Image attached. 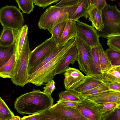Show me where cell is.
<instances>
[{
	"mask_svg": "<svg viewBox=\"0 0 120 120\" xmlns=\"http://www.w3.org/2000/svg\"><path fill=\"white\" fill-rule=\"evenodd\" d=\"M43 120H62L49 109L42 112Z\"/></svg>",
	"mask_w": 120,
	"mask_h": 120,
	"instance_id": "d6a6232c",
	"label": "cell"
},
{
	"mask_svg": "<svg viewBox=\"0 0 120 120\" xmlns=\"http://www.w3.org/2000/svg\"><path fill=\"white\" fill-rule=\"evenodd\" d=\"M106 39L109 48L120 52V35L112 36Z\"/></svg>",
	"mask_w": 120,
	"mask_h": 120,
	"instance_id": "f546056e",
	"label": "cell"
},
{
	"mask_svg": "<svg viewBox=\"0 0 120 120\" xmlns=\"http://www.w3.org/2000/svg\"><path fill=\"white\" fill-rule=\"evenodd\" d=\"M97 47L101 71L103 73L109 70L112 66L105 51L100 42Z\"/></svg>",
	"mask_w": 120,
	"mask_h": 120,
	"instance_id": "7402d4cb",
	"label": "cell"
},
{
	"mask_svg": "<svg viewBox=\"0 0 120 120\" xmlns=\"http://www.w3.org/2000/svg\"><path fill=\"white\" fill-rule=\"evenodd\" d=\"M61 48L57 47L53 52L44 58L34 66L29 68L28 74L30 75L45 65L54 58L60 51Z\"/></svg>",
	"mask_w": 120,
	"mask_h": 120,
	"instance_id": "d4e9b609",
	"label": "cell"
},
{
	"mask_svg": "<svg viewBox=\"0 0 120 120\" xmlns=\"http://www.w3.org/2000/svg\"><path fill=\"white\" fill-rule=\"evenodd\" d=\"M76 108L88 120H102L103 114L98 104L86 98L79 102Z\"/></svg>",
	"mask_w": 120,
	"mask_h": 120,
	"instance_id": "9c48e42d",
	"label": "cell"
},
{
	"mask_svg": "<svg viewBox=\"0 0 120 120\" xmlns=\"http://www.w3.org/2000/svg\"><path fill=\"white\" fill-rule=\"evenodd\" d=\"M88 0L90 4L91 3L92 0Z\"/></svg>",
	"mask_w": 120,
	"mask_h": 120,
	"instance_id": "ee69618b",
	"label": "cell"
},
{
	"mask_svg": "<svg viewBox=\"0 0 120 120\" xmlns=\"http://www.w3.org/2000/svg\"><path fill=\"white\" fill-rule=\"evenodd\" d=\"M79 102L60 99L57 101V103L63 105L75 108Z\"/></svg>",
	"mask_w": 120,
	"mask_h": 120,
	"instance_id": "ab89813d",
	"label": "cell"
},
{
	"mask_svg": "<svg viewBox=\"0 0 120 120\" xmlns=\"http://www.w3.org/2000/svg\"><path fill=\"white\" fill-rule=\"evenodd\" d=\"M85 98L98 105L109 102L120 103V91L109 90L88 96Z\"/></svg>",
	"mask_w": 120,
	"mask_h": 120,
	"instance_id": "7c38bea8",
	"label": "cell"
},
{
	"mask_svg": "<svg viewBox=\"0 0 120 120\" xmlns=\"http://www.w3.org/2000/svg\"><path fill=\"white\" fill-rule=\"evenodd\" d=\"M98 105L100 111L103 114L120 105V103L109 102Z\"/></svg>",
	"mask_w": 120,
	"mask_h": 120,
	"instance_id": "1f68e13d",
	"label": "cell"
},
{
	"mask_svg": "<svg viewBox=\"0 0 120 120\" xmlns=\"http://www.w3.org/2000/svg\"><path fill=\"white\" fill-rule=\"evenodd\" d=\"M100 77L105 83H120V65L112 66L109 70L103 73Z\"/></svg>",
	"mask_w": 120,
	"mask_h": 120,
	"instance_id": "ffe728a7",
	"label": "cell"
},
{
	"mask_svg": "<svg viewBox=\"0 0 120 120\" xmlns=\"http://www.w3.org/2000/svg\"><path fill=\"white\" fill-rule=\"evenodd\" d=\"M89 65V75L101 76L102 75L97 46L91 48L90 52Z\"/></svg>",
	"mask_w": 120,
	"mask_h": 120,
	"instance_id": "2e32d148",
	"label": "cell"
},
{
	"mask_svg": "<svg viewBox=\"0 0 120 120\" xmlns=\"http://www.w3.org/2000/svg\"><path fill=\"white\" fill-rule=\"evenodd\" d=\"M0 120H1V117H0Z\"/></svg>",
	"mask_w": 120,
	"mask_h": 120,
	"instance_id": "f6af8a7d",
	"label": "cell"
},
{
	"mask_svg": "<svg viewBox=\"0 0 120 120\" xmlns=\"http://www.w3.org/2000/svg\"><path fill=\"white\" fill-rule=\"evenodd\" d=\"M14 41V30L9 27L3 28L0 36V45L9 46L13 44Z\"/></svg>",
	"mask_w": 120,
	"mask_h": 120,
	"instance_id": "44dd1931",
	"label": "cell"
},
{
	"mask_svg": "<svg viewBox=\"0 0 120 120\" xmlns=\"http://www.w3.org/2000/svg\"><path fill=\"white\" fill-rule=\"evenodd\" d=\"M108 86L110 90L115 91H120V83L112 82L109 83Z\"/></svg>",
	"mask_w": 120,
	"mask_h": 120,
	"instance_id": "60d3db41",
	"label": "cell"
},
{
	"mask_svg": "<svg viewBox=\"0 0 120 120\" xmlns=\"http://www.w3.org/2000/svg\"><path fill=\"white\" fill-rule=\"evenodd\" d=\"M67 20L59 23L53 28L52 36L57 45L61 38Z\"/></svg>",
	"mask_w": 120,
	"mask_h": 120,
	"instance_id": "4316f807",
	"label": "cell"
},
{
	"mask_svg": "<svg viewBox=\"0 0 120 120\" xmlns=\"http://www.w3.org/2000/svg\"><path fill=\"white\" fill-rule=\"evenodd\" d=\"M101 12L96 6L90 4L88 11L89 20L92 26L99 31H102L104 28Z\"/></svg>",
	"mask_w": 120,
	"mask_h": 120,
	"instance_id": "e0dca14e",
	"label": "cell"
},
{
	"mask_svg": "<svg viewBox=\"0 0 120 120\" xmlns=\"http://www.w3.org/2000/svg\"><path fill=\"white\" fill-rule=\"evenodd\" d=\"M76 24L75 21L67 20L61 38L57 45L58 47L62 48L70 40L76 37L77 29Z\"/></svg>",
	"mask_w": 120,
	"mask_h": 120,
	"instance_id": "4fadbf2b",
	"label": "cell"
},
{
	"mask_svg": "<svg viewBox=\"0 0 120 120\" xmlns=\"http://www.w3.org/2000/svg\"><path fill=\"white\" fill-rule=\"evenodd\" d=\"M49 109L62 120H88L76 108L64 106L58 103Z\"/></svg>",
	"mask_w": 120,
	"mask_h": 120,
	"instance_id": "30bf717a",
	"label": "cell"
},
{
	"mask_svg": "<svg viewBox=\"0 0 120 120\" xmlns=\"http://www.w3.org/2000/svg\"><path fill=\"white\" fill-rule=\"evenodd\" d=\"M60 0H33L35 5L45 8L49 5L55 3H56Z\"/></svg>",
	"mask_w": 120,
	"mask_h": 120,
	"instance_id": "e575fe53",
	"label": "cell"
},
{
	"mask_svg": "<svg viewBox=\"0 0 120 120\" xmlns=\"http://www.w3.org/2000/svg\"><path fill=\"white\" fill-rule=\"evenodd\" d=\"M57 47V44L52 36L45 40L31 51L29 61V68L35 65Z\"/></svg>",
	"mask_w": 120,
	"mask_h": 120,
	"instance_id": "8992f818",
	"label": "cell"
},
{
	"mask_svg": "<svg viewBox=\"0 0 120 120\" xmlns=\"http://www.w3.org/2000/svg\"><path fill=\"white\" fill-rule=\"evenodd\" d=\"M76 37L82 40L91 48L97 46L100 43L97 31L92 26L79 21H77Z\"/></svg>",
	"mask_w": 120,
	"mask_h": 120,
	"instance_id": "52a82bcc",
	"label": "cell"
},
{
	"mask_svg": "<svg viewBox=\"0 0 120 120\" xmlns=\"http://www.w3.org/2000/svg\"><path fill=\"white\" fill-rule=\"evenodd\" d=\"M18 60L14 46V52L12 55L9 60L0 68V77L11 79Z\"/></svg>",
	"mask_w": 120,
	"mask_h": 120,
	"instance_id": "ac0fdd59",
	"label": "cell"
},
{
	"mask_svg": "<svg viewBox=\"0 0 120 120\" xmlns=\"http://www.w3.org/2000/svg\"><path fill=\"white\" fill-rule=\"evenodd\" d=\"M89 4L88 0H80L76 10L69 17V19L77 22L82 17L86 19L89 17L88 11Z\"/></svg>",
	"mask_w": 120,
	"mask_h": 120,
	"instance_id": "d6986e66",
	"label": "cell"
},
{
	"mask_svg": "<svg viewBox=\"0 0 120 120\" xmlns=\"http://www.w3.org/2000/svg\"><path fill=\"white\" fill-rule=\"evenodd\" d=\"M103 82L100 76L91 75L86 76L82 82L73 90L81 94L98 86Z\"/></svg>",
	"mask_w": 120,
	"mask_h": 120,
	"instance_id": "5bb4252c",
	"label": "cell"
},
{
	"mask_svg": "<svg viewBox=\"0 0 120 120\" xmlns=\"http://www.w3.org/2000/svg\"><path fill=\"white\" fill-rule=\"evenodd\" d=\"M14 51V43L8 46L0 45V68L9 60L13 54Z\"/></svg>",
	"mask_w": 120,
	"mask_h": 120,
	"instance_id": "cb8c5ba5",
	"label": "cell"
},
{
	"mask_svg": "<svg viewBox=\"0 0 120 120\" xmlns=\"http://www.w3.org/2000/svg\"><path fill=\"white\" fill-rule=\"evenodd\" d=\"M64 73V84L66 90H73L86 77L78 69L71 67H69Z\"/></svg>",
	"mask_w": 120,
	"mask_h": 120,
	"instance_id": "8fae6325",
	"label": "cell"
},
{
	"mask_svg": "<svg viewBox=\"0 0 120 120\" xmlns=\"http://www.w3.org/2000/svg\"><path fill=\"white\" fill-rule=\"evenodd\" d=\"M105 52L110 61L114 59L120 58V52L109 48L106 50Z\"/></svg>",
	"mask_w": 120,
	"mask_h": 120,
	"instance_id": "8d00e7d4",
	"label": "cell"
},
{
	"mask_svg": "<svg viewBox=\"0 0 120 120\" xmlns=\"http://www.w3.org/2000/svg\"><path fill=\"white\" fill-rule=\"evenodd\" d=\"M0 23L3 28L15 30L22 26L24 20L19 9L15 6L6 5L0 9Z\"/></svg>",
	"mask_w": 120,
	"mask_h": 120,
	"instance_id": "5b68a950",
	"label": "cell"
},
{
	"mask_svg": "<svg viewBox=\"0 0 120 120\" xmlns=\"http://www.w3.org/2000/svg\"><path fill=\"white\" fill-rule=\"evenodd\" d=\"M101 15L104 28L102 31H97L99 37L106 39L120 35V11L116 6L107 4L102 11Z\"/></svg>",
	"mask_w": 120,
	"mask_h": 120,
	"instance_id": "3957f363",
	"label": "cell"
},
{
	"mask_svg": "<svg viewBox=\"0 0 120 120\" xmlns=\"http://www.w3.org/2000/svg\"><path fill=\"white\" fill-rule=\"evenodd\" d=\"M80 0H61L55 5V7H66L77 5Z\"/></svg>",
	"mask_w": 120,
	"mask_h": 120,
	"instance_id": "836d02e7",
	"label": "cell"
},
{
	"mask_svg": "<svg viewBox=\"0 0 120 120\" xmlns=\"http://www.w3.org/2000/svg\"></svg>",
	"mask_w": 120,
	"mask_h": 120,
	"instance_id": "bcb514c9",
	"label": "cell"
},
{
	"mask_svg": "<svg viewBox=\"0 0 120 120\" xmlns=\"http://www.w3.org/2000/svg\"><path fill=\"white\" fill-rule=\"evenodd\" d=\"M59 99L80 102L84 98L81 94L73 90H66L58 93Z\"/></svg>",
	"mask_w": 120,
	"mask_h": 120,
	"instance_id": "603a6c76",
	"label": "cell"
},
{
	"mask_svg": "<svg viewBox=\"0 0 120 120\" xmlns=\"http://www.w3.org/2000/svg\"><path fill=\"white\" fill-rule=\"evenodd\" d=\"M78 5L49 7L40 17L38 24V28L47 30L52 34L54 27L61 22L68 20L69 17L76 10Z\"/></svg>",
	"mask_w": 120,
	"mask_h": 120,
	"instance_id": "7a4b0ae2",
	"label": "cell"
},
{
	"mask_svg": "<svg viewBox=\"0 0 120 120\" xmlns=\"http://www.w3.org/2000/svg\"><path fill=\"white\" fill-rule=\"evenodd\" d=\"M77 50L75 42L74 45L56 68V74L64 73L69 67L70 64H73L77 60Z\"/></svg>",
	"mask_w": 120,
	"mask_h": 120,
	"instance_id": "9a60e30c",
	"label": "cell"
},
{
	"mask_svg": "<svg viewBox=\"0 0 120 120\" xmlns=\"http://www.w3.org/2000/svg\"><path fill=\"white\" fill-rule=\"evenodd\" d=\"M14 115L0 96V116L1 120H10Z\"/></svg>",
	"mask_w": 120,
	"mask_h": 120,
	"instance_id": "484cf974",
	"label": "cell"
},
{
	"mask_svg": "<svg viewBox=\"0 0 120 120\" xmlns=\"http://www.w3.org/2000/svg\"><path fill=\"white\" fill-rule=\"evenodd\" d=\"M107 4L105 0H92L89 4L96 6L98 9L102 11Z\"/></svg>",
	"mask_w": 120,
	"mask_h": 120,
	"instance_id": "f35d334b",
	"label": "cell"
},
{
	"mask_svg": "<svg viewBox=\"0 0 120 120\" xmlns=\"http://www.w3.org/2000/svg\"><path fill=\"white\" fill-rule=\"evenodd\" d=\"M102 120H120V105L103 114Z\"/></svg>",
	"mask_w": 120,
	"mask_h": 120,
	"instance_id": "4dcf8cb0",
	"label": "cell"
},
{
	"mask_svg": "<svg viewBox=\"0 0 120 120\" xmlns=\"http://www.w3.org/2000/svg\"><path fill=\"white\" fill-rule=\"evenodd\" d=\"M76 38L75 44L78 52L77 60L79 68L86 76L89 75V62L91 48L79 38L77 37Z\"/></svg>",
	"mask_w": 120,
	"mask_h": 120,
	"instance_id": "ba28073f",
	"label": "cell"
},
{
	"mask_svg": "<svg viewBox=\"0 0 120 120\" xmlns=\"http://www.w3.org/2000/svg\"><path fill=\"white\" fill-rule=\"evenodd\" d=\"M120 58L114 59L110 61L112 66L120 65Z\"/></svg>",
	"mask_w": 120,
	"mask_h": 120,
	"instance_id": "b9f144b4",
	"label": "cell"
},
{
	"mask_svg": "<svg viewBox=\"0 0 120 120\" xmlns=\"http://www.w3.org/2000/svg\"><path fill=\"white\" fill-rule=\"evenodd\" d=\"M10 120H21V118L19 116H14L12 117Z\"/></svg>",
	"mask_w": 120,
	"mask_h": 120,
	"instance_id": "7bdbcfd3",
	"label": "cell"
},
{
	"mask_svg": "<svg viewBox=\"0 0 120 120\" xmlns=\"http://www.w3.org/2000/svg\"><path fill=\"white\" fill-rule=\"evenodd\" d=\"M108 85V83L103 82L98 86L80 94L84 98H85L101 92L110 90L109 87Z\"/></svg>",
	"mask_w": 120,
	"mask_h": 120,
	"instance_id": "f1b7e54d",
	"label": "cell"
},
{
	"mask_svg": "<svg viewBox=\"0 0 120 120\" xmlns=\"http://www.w3.org/2000/svg\"><path fill=\"white\" fill-rule=\"evenodd\" d=\"M42 112L24 116L21 120H43Z\"/></svg>",
	"mask_w": 120,
	"mask_h": 120,
	"instance_id": "74e56055",
	"label": "cell"
},
{
	"mask_svg": "<svg viewBox=\"0 0 120 120\" xmlns=\"http://www.w3.org/2000/svg\"><path fill=\"white\" fill-rule=\"evenodd\" d=\"M31 51L28 38L27 36L19 60L11 78L13 83L16 86L23 87L28 83L29 61Z\"/></svg>",
	"mask_w": 120,
	"mask_h": 120,
	"instance_id": "277c9868",
	"label": "cell"
},
{
	"mask_svg": "<svg viewBox=\"0 0 120 120\" xmlns=\"http://www.w3.org/2000/svg\"><path fill=\"white\" fill-rule=\"evenodd\" d=\"M23 13L30 14L34 8L33 0H15Z\"/></svg>",
	"mask_w": 120,
	"mask_h": 120,
	"instance_id": "83f0119b",
	"label": "cell"
},
{
	"mask_svg": "<svg viewBox=\"0 0 120 120\" xmlns=\"http://www.w3.org/2000/svg\"><path fill=\"white\" fill-rule=\"evenodd\" d=\"M55 83L54 80L52 79L48 82L46 84V86L43 87L44 90L43 92L51 96L56 89Z\"/></svg>",
	"mask_w": 120,
	"mask_h": 120,
	"instance_id": "d590c367",
	"label": "cell"
},
{
	"mask_svg": "<svg viewBox=\"0 0 120 120\" xmlns=\"http://www.w3.org/2000/svg\"><path fill=\"white\" fill-rule=\"evenodd\" d=\"M53 102L51 95L34 90L18 97L15 101L14 108L20 114L30 115L49 109Z\"/></svg>",
	"mask_w": 120,
	"mask_h": 120,
	"instance_id": "6da1fadb",
	"label": "cell"
}]
</instances>
